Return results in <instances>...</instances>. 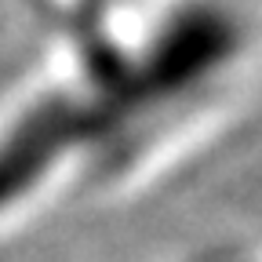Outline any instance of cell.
Returning <instances> with one entry per match:
<instances>
[{
  "mask_svg": "<svg viewBox=\"0 0 262 262\" xmlns=\"http://www.w3.org/2000/svg\"><path fill=\"white\" fill-rule=\"evenodd\" d=\"M62 70L29 88L8 117L0 208L18 226L66 193H117L142 182L196 135L244 55L237 18L179 8L139 33L98 0H48Z\"/></svg>",
  "mask_w": 262,
  "mask_h": 262,
  "instance_id": "6da1fadb",
  "label": "cell"
},
{
  "mask_svg": "<svg viewBox=\"0 0 262 262\" xmlns=\"http://www.w3.org/2000/svg\"><path fill=\"white\" fill-rule=\"evenodd\" d=\"M204 262H262V248H226L219 255H208Z\"/></svg>",
  "mask_w": 262,
  "mask_h": 262,
  "instance_id": "7a4b0ae2",
  "label": "cell"
}]
</instances>
